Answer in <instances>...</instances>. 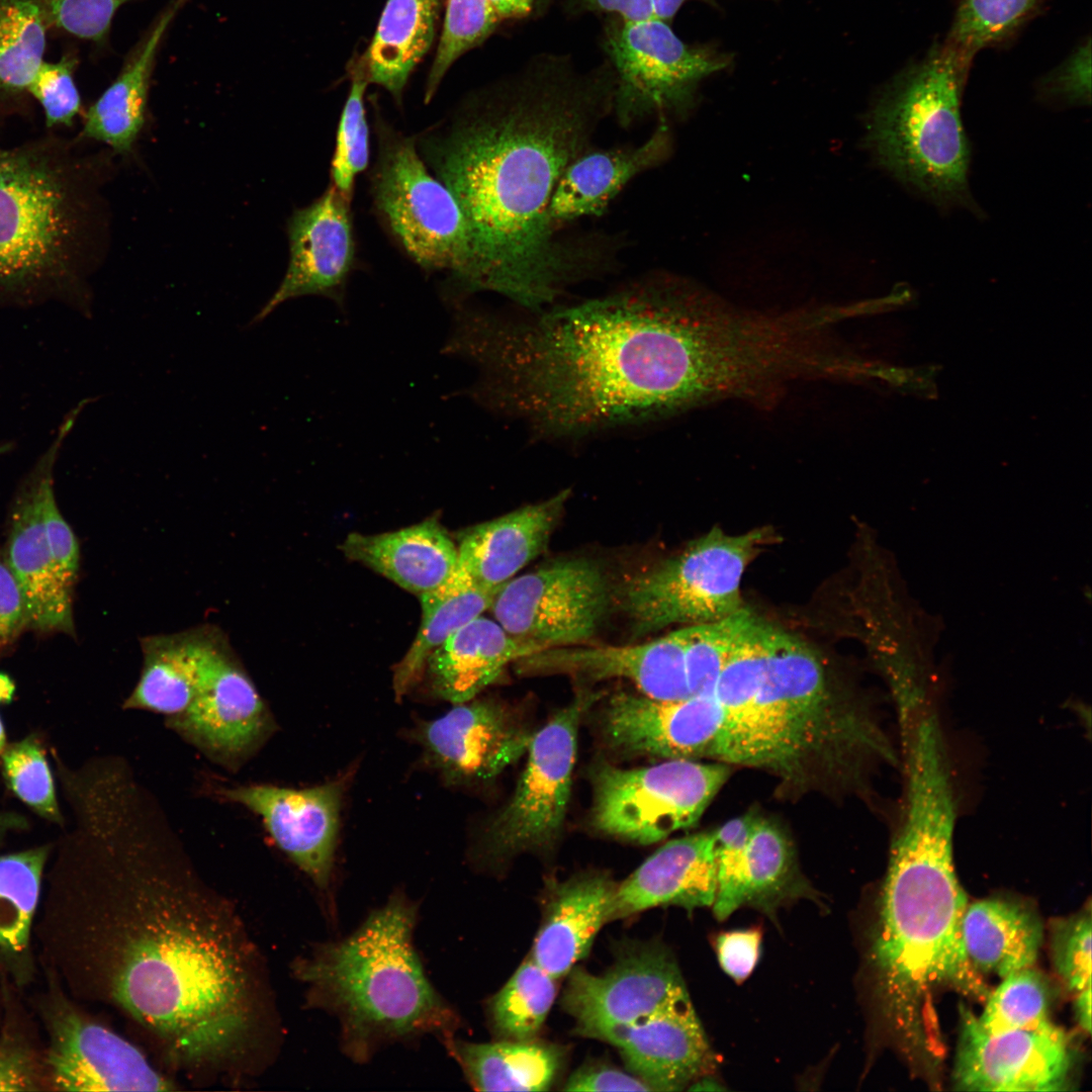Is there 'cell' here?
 I'll return each mask as SVG.
<instances>
[{"label": "cell", "mask_w": 1092, "mask_h": 1092, "mask_svg": "<svg viewBox=\"0 0 1092 1092\" xmlns=\"http://www.w3.org/2000/svg\"><path fill=\"white\" fill-rule=\"evenodd\" d=\"M87 808L96 874L92 938L105 996L178 1068H260L278 1020L241 915L203 881L126 761L102 778Z\"/></svg>", "instance_id": "6da1fadb"}, {"label": "cell", "mask_w": 1092, "mask_h": 1092, "mask_svg": "<svg viewBox=\"0 0 1092 1092\" xmlns=\"http://www.w3.org/2000/svg\"><path fill=\"white\" fill-rule=\"evenodd\" d=\"M456 313L446 351L481 372L472 395L541 437H579L731 400L747 341L729 304L673 277L568 307Z\"/></svg>", "instance_id": "7a4b0ae2"}, {"label": "cell", "mask_w": 1092, "mask_h": 1092, "mask_svg": "<svg viewBox=\"0 0 1092 1092\" xmlns=\"http://www.w3.org/2000/svg\"><path fill=\"white\" fill-rule=\"evenodd\" d=\"M613 92L607 61L582 70L566 54L540 53L416 138L468 222L472 292H497L538 312L582 274L556 240L548 208L563 170L612 110Z\"/></svg>", "instance_id": "3957f363"}, {"label": "cell", "mask_w": 1092, "mask_h": 1092, "mask_svg": "<svg viewBox=\"0 0 1092 1092\" xmlns=\"http://www.w3.org/2000/svg\"><path fill=\"white\" fill-rule=\"evenodd\" d=\"M892 841L869 965L882 1017L912 1061L943 1056L934 995L951 988L986 1001L982 974L962 932L967 895L952 851L957 807L947 796L919 791L905 800Z\"/></svg>", "instance_id": "277c9868"}, {"label": "cell", "mask_w": 1092, "mask_h": 1092, "mask_svg": "<svg viewBox=\"0 0 1092 1092\" xmlns=\"http://www.w3.org/2000/svg\"><path fill=\"white\" fill-rule=\"evenodd\" d=\"M724 710L728 764L764 769L792 793H858L874 768L898 760L868 704L805 641L767 622L757 687Z\"/></svg>", "instance_id": "5b68a950"}, {"label": "cell", "mask_w": 1092, "mask_h": 1092, "mask_svg": "<svg viewBox=\"0 0 1092 1092\" xmlns=\"http://www.w3.org/2000/svg\"><path fill=\"white\" fill-rule=\"evenodd\" d=\"M63 131L0 144V304L85 307L99 230V155Z\"/></svg>", "instance_id": "8992f818"}, {"label": "cell", "mask_w": 1092, "mask_h": 1092, "mask_svg": "<svg viewBox=\"0 0 1092 1092\" xmlns=\"http://www.w3.org/2000/svg\"><path fill=\"white\" fill-rule=\"evenodd\" d=\"M417 917L418 906L395 892L347 937L318 944L292 964L307 1007L338 1019L341 1049L355 1063L422 1035L445 1042L460 1027L415 948Z\"/></svg>", "instance_id": "52a82bcc"}, {"label": "cell", "mask_w": 1092, "mask_h": 1092, "mask_svg": "<svg viewBox=\"0 0 1092 1092\" xmlns=\"http://www.w3.org/2000/svg\"><path fill=\"white\" fill-rule=\"evenodd\" d=\"M971 63L945 42L933 46L888 83L868 116L867 145L877 162L943 207L974 205L961 117Z\"/></svg>", "instance_id": "ba28073f"}, {"label": "cell", "mask_w": 1092, "mask_h": 1092, "mask_svg": "<svg viewBox=\"0 0 1092 1092\" xmlns=\"http://www.w3.org/2000/svg\"><path fill=\"white\" fill-rule=\"evenodd\" d=\"M377 157L371 173L375 210L405 254L428 272L446 271L456 294L475 279L472 237L457 200L431 175L417 140L376 115Z\"/></svg>", "instance_id": "9c48e42d"}, {"label": "cell", "mask_w": 1092, "mask_h": 1092, "mask_svg": "<svg viewBox=\"0 0 1092 1092\" xmlns=\"http://www.w3.org/2000/svg\"><path fill=\"white\" fill-rule=\"evenodd\" d=\"M774 541L769 527L737 535L713 527L680 553L634 574L619 590L632 631L641 636L738 612L744 608L740 589L744 571Z\"/></svg>", "instance_id": "30bf717a"}, {"label": "cell", "mask_w": 1092, "mask_h": 1092, "mask_svg": "<svg viewBox=\"0 0 1092 1092\" xmlns=\"http://www.w3.org/2000/svg\"><path fill=\"white\" fill-rule=\"evenodd\" d=\"M601 47L614 76L612 110L624 123L688 112L699 83L727 66L724 57L685 42L657 18L607 17Z\"/></svg>", "instance_id": "8fae6325"}, {"label": "cell", "mask_w": 1092, "mask_h": 1092, "mask_svg": "<svg viewBox=\"0 0 1092 1092\" xmlns=\"http://www.w3.org/2000/svg\"><path fill=\"white\" fill-rule=\"evenodd\" d=\"M197 686L181 714L166 725L210 761L238 771L275 732L276 723L256 685L214 625L195 628Z\"/></svg>", "instance_id": "7c38bea8"}, {"label": "cell", "mask_w": 1092, "mask_h": 1092, "mask_svg": "<svg viewBox=\"0 0 1092 1092\" xmlns=\"http://www.w3.org/2000/svg\"><path fill=\"white\" fill-rule=\"evenodd\" d=\"M729 775L727 763L695 759L631 769L600 764L593 775V824L614 837L655 843L693 826Z\"/></svg>", "instance_id": "4fadbf2b"}, {"label": "cell", "mask_w": 1092, "mask_h": 1092, "mask_svg": "<svg viewBox=\"0 0 1092 1092\" xmlns=\"http://www.w3.org/2000/svg\"><path fill=\"white\" fill-rule=\"evenodd\" d=\"M596 698L593 693L578 695L533 735L511 801L484 831L487 859L543 849L557 838L570 798L579 721Z\"/></svg>", "instance_id": "5bb4252c"}, {"label": "cell", "mask_w": 1092, "mask_h": 1092, "mask_svg": "<svg viewBox=\"0 0 1092 1092\" xmlns=\"http://www.w3.org/2000/svg\"><path fill=\"white\" fill-rule=\"evenodd\" d=\"M612 598L608 576L597 561L566 557L513 577L489 609L510 635L543 648L561 647L590 639Z\"/></svg>", "instance_id": "9a60e30c"}, {"label": "cell", "mask_w": 1092, "mask_h": 1092, "mask_svg": "<svg viewBox=\"0 0 1092 1092\" xmlns=\"http://www.w3.org/2000/svg\"><path fill=\"white\" fill-rule=\"evenodd\" d=\"M567 976L561 1004L574 1032L603 1041L688 992L673 954L655 940L622 943L602 974L575 966Z\"/></svg>", "instance_id": "2e32d148"}, {"label": "cell", "mask_w": 1092, "mask_h": 1092, "mask_svg": "<svg viewBox=\"0 0 1092 1092\" xmlns=\"http://www.w3.org/2000/svg\"><path fill=\"white\" fill-rule=\"evenodd\" d=\"M600 728L606 744L621 755L727 763V716L714 696L659 701L618 692L602 708Z\"/></svg>", "instance_id": "e0dca14e"}, {"label": "cell", "mask_w": 1092, "mask_h": 1092, "mask_svg": "<svg viewBox=\"0 0 1092 1092\" xmlns=\"http://www.w3.org/2000/svg\"><path fill=\"white\" fill-rule=\"evenodd\" d=\"M953 1084L964 1091L1065 1090L1072 1065L1068 1037L1049 1021L1028 1029L988 1032L962 1006Z\"/></svg>", "instance_id": "ac0fdd59"}, {"label": "cell", "mask_w": 1092, "mask_h": 1092, "mask_svg": "<svg viewBox=\"0 0 1092 1092\" xmlns=\"http://www.w3.org/2000/svg\"><path fill=\"white\" fill-rule=\"evenodd\" d=\"M80 406L64 420L51 446L29 471L12 500L3 556L25 600L29 630L75 637L73 593L61 579L47 540L40 494L72 430Z\"/></svg>", "instance_id": "d6986e66"}, {"label": "cell", "mask_w": 1092, "mask_h": 1092, "mask_svg": "<svg viewBox=\"0 0 1092 1092\" xmlns=\"http://www.w3.org/2000/svg\"><path fill=\"white\" fill-rule=\"evenodd\" d=\"M533 735L505 705L474 699L414 732L427 762L452 786L492 780L528 750Z\"/></svg>", "instance_id": "ffe728a7"}, {"label": "cell", "mask_w": 1092, "mask_h": 1092, "mask_svg": "<svg viewBox=\"0 0 1092 1092\" xmlns=\"http://www.w3.org/2000/svg\"><path fill=\"white\" fill-rule=\"evenodd\" d=\"M344 781L302 789L248 784L216 791L258 816L276 845L322 891L333 874Z\"/></svg>", "instance_id": "44dd1931"}, {"label": "cell", "mask_w": 1092, "mask_h": 1092, "mask_svg": "<svg viewBox=\"0 0 1092 1092\" xmlns=\"http://www.w3.org/2000/svg\"><path fill=\"white\" fill-rule=\"evenodd\" d=\"M287 235L290 256L285 276L253 323L303 295L343 302L356 260L351 201L330 184L318 198L292 213Z\"/></svg>", "instance_id": "7402d4cb"}, {"label": "cell", "mask_w": 1092, "mask_h": 1092, "mask_svg": "<svg viewBox=\"0 0 1092 1092\" xmlns=\"http://www.w3.org/2000/svg\"><path fill=\"white\" fill-rule=\"evenodd\" d=\"M48 1063L52 1082L59 1090L175 1089L133 1043L71 1009L53 1019Z\"/></svg>", "instance_id": "603a6c76"}, {"label": "cell", "mask_w": 1092, "mask_h": 1092, "mask_svg": "<svg viewBox=\"0 0 1092 1092\" xmlns=\"http://www.w3.org/2000/svg\"><path fill=\"white\" fill-rule=\"evenodd\" d=\"M606 1042L619 1050L628 1071L651 1091H680L715 1067L688 992L614 1031Z\"/></svg>", "instance_id": "cb8c5ba5"}, {"label": "cell", "mask_w": 1092, "mask_h": 1092, "mask_svg": "<svg viewBox=\"0 0 1092 1092\" xmlns=\"http://www.w3.org/2000/svg\"><path fill=\"white\" fill-rule=\"evenodd\" d=\"M523 673H566L590 680H631L640 694L659 701L689 698L678 630L628 646L549 647L515 661Z\"/></svg>", "instance_id": "d4e9b609"}, {"label": "cell", "mask_w": 1092, "mask_h": 1092, "mask_svg": "<svg viewBox=\"0 0 1092 1092\" xmlns=\"http://www.w3.org/2000/svg\"><path fill=\"white\" fill-rule=\"evenodd\" d=\"M617 887L600 872L551 884L529 957L557 980L567 976L588 954L603 925L612 921Z\"/></svg>", "instance_id": "484cf974"}, {"label": "cell", "mask_w": 1092, "mask_h": 1092, "mask_svg": "<svg viewBox=\"0 0 1092 1092\" xmlns=\"http://www.w3.org/2000/svg\"><path fill=\"white\" fill-rule=\"evenodd\" d=\"M569 495L564 489L463 530L457 534V567L476 585L499 590L546 549Z\"/></svg>", "instance_id": "4316f807"}, {"label": "cell", "mask_w": 1092, "mask_h": 1092, "mask_svg": "<svg viewBox=\"0 0 1092 1092\" xmlns=\"http://www.w3.org/2000/svg\"><path fill=\"white\" fill-rule=\"evenodd\" d=\"M713 832L666 842L618 884L612 921L658 906L689 912L712 906L716 897Z\"/></svg>", "instance_id": "83f0119b"}, {"label": "cell", "mask_w": 1092, "mask_h": 1092, "mask_svg": "<svg viewBox=\"0 0 1092 1092\" xmlns=\"http://www.w3.org/2000/svg\"><path fill=\"white\" fill-rule=\"evenodd\" d=\"M670 135L664 119L636 147L584 150L563 170L553 190L548 218L554 232L582 217L599 216L636 176L654 167L668 153Z\"/></svg>", "instance_id": "f1b7e54d"}, {"label": "cell", "mask_w": 1092, "mask_h": 1092, "mask_svg": "<svg viewBox=\"0 0 1092 1092\" xmlns=\"http://www.w3.org/2000/svg\"><path fill=\"white\" fill-rule=\"evenodd\" d=\"M541 649L479 616L434 649L423 672L434 696L456 705L475 699L509 663Z\"/></svg>", "instance_id": "f546056e"}, {"label": "cell", "mask_w": 1092, "mask_h": 1092, "mask_svg": "<svg viewBox=\"0 0 1092 1092\" xmlns=\"http://www.w3.org/2000/svg\"><path fill=\"white\" fill-rule=\"evenodd\" d=\"M188 0H172L155 19L126 59L117 77L84 111L74 135L128 155L143 130L151 76L168 27Z\"/></svg>", "instance_id": "4dcf8cb0"}, {"label": "cell", "mask_w": 1092, "mask_h": 1092, "mask_svg": "<svg viewBox=\"0 0 1092 1092\" xmlns=\"http://www.w3.org/2000/svg\"><path fill=\"white\" fill-rule=\"evenodd\" d=\"M340 550L418 597L445 583L458 559L456 542L435 518L375 535L350 533Z\"/></svg>", "instance_id": "1f68e13d"}, {"label": "cell", "mask_w": 1092, "mask_h": 1092, "mask_svg": "<svg viewBox=\"0 0 1092 1092\" xmlns=\"http://www.w3.org/2000/svg\"><path fill=\"white\" fill-rule=\"evenodd\" d=\"M962 932L977 971L1002 979L1033 967L1043 938L1042 923L1033 910L998 898L968 904Z\"/></svg>", "instance_id": "d6a6232c"}, {"label": "cell", "mask_w": 1092, "mask_h": 1092, "mask_svg": "<svg viewBox=\"0 0 1092 1092\" xmlns=\"http://www.w3.org/2000/svg\"><path fill=\"white\" fill-rule=\"evenodd\" d=\"M444 0H387L375 34L361 56L369 84L400 105L411 74L431 49Z\"/></svg>", "instance_id": "836d02e7"}, {"label": "cell", "mask_w": 1092, "mask_h": 1092, "mask_svg": "<svg viewBox=\"0 0 1092 1092\" xmlns=\"http://www.w3.org/2000/svg\"><path fill=\"white\" fill-rule=\"evenodd\" d=\"M444 1043L478 1091H547L563 1063L557 1045L535 1038L469 1042L452 1037Z\"/></svg>", "instance_id": "e575fe53"}, {"label": "cell", "mask_w": 1092, "mask_h": 1092, "mask_svg": "<svg viewBox=\"0 0 1092 1092\" xmlns=\"http://www.w3.org/2000/svg\"><path fill=\"white\" fill-rule=\"evenodd\" d=\"M50 34L36 0H0V124L34 121L29 88L46 60Z\"/></svg>", "instance_id": "d590c367"}, {"label": "cell", "mask_w": 1092, "mask_h": 1092, "mask_svg": "<svg viewBox=\"0 0 1092 1092\" xmlns=\"http://www.w3.org/2000/svg\"><path fill=\"white\" fill-rule=\"evenodd\" d=\"M497 592L476 585L456 565L445 583L419 597L422 607L420 628L393 672L396 699L405 695L419 679L429 654L454 632L489 609Z\"/></svg>", "instance_id": "8d00e7d4"}, {"label": "cell", "mask_w": 1092, "mask_h": 1092, "mask_svg": "<svg viewBox=\"0 0 1092 1092\" xmlns=\"http://www.w3.org/2000/svg\"><path fill=\"white\" fill-rule=\"evenodd\" d=\"M141 648L142 671L123 708L161 714L165 719L181 714L196 693L195 628L144 637Z\"/></svg>", "instance_id": "74e56055"}, {"label": "cell", "mask_w": 1092, "mask_h": 1092, "mask_svg": "<svg viewBox=\"0 0 1092 1092\" xmlns=\"http://www.w3.org/2000/svg\"><path fill=\"white\" fill-rule=\"evenodd\" d=\"M800 898L818 900L800 874L785 833L754 817L745 850L744 905L774 917L781 906Z\"/></svg>", "instance_id": "f35d334b"}, {"label": "cell", "mask_w": 1092, "mask_h": 1092, "mask_svg": "<svg viewBox=\"0 0 1092 1092\" xmlns=\"http://www.w3.org/2000/svg\"><path fill=\"white\" fill-rule=\"evenodd\" d=\"M557 995V979L529 956L490 998L487 1015L499 1039H534Z\"/></svg>", "instance_id": "ab89813d"}, {"label": "cell", "mask_w": 1092, "mask_h": 1092, "mask_svg": "<svg viewBox=\"0 0 1092 1092\" xmlns=\"http://www.w3.org/2000/svg\"><path fill=\"white\" fill-rule=\"evenodd\" d=\"M47 846L0 855V952L22 954L29 941Z\"/></svg>", "instance_id": "60d3db41"}, {"label": "cell", "mask_w": 1092, "mask_h": 1092, "mask_svg": "<svg viewBox=\"0 0 1092 1092\" xmlns=\"http://www.w3.org/2000/svg\"><path fill=\"white\" fill-rule=\"evenodd\" d=\"M1042 0H954L944 40L969 60L983 50L1010 41L1041 8Z\"/></svg>", "instance_id": "b9f144b4"}, {"label": "cell", "mask_w": 1092, "mask_h": 1092, "mask_svg": "<svg viewBox=\"0 0 1092 1092\" xmlns=\"http://www.w3.org/2000/svg\"><path fill=\"white\" fill-rule=\"evenodd\" d=\"M753 615L744 607L724 619L677 629L691 696H713L718 677Z\"/></svg>", "instance_id": "7bdbcfd3"}, {"label": "cell", "mask_w": 1092, "mask_h": 1092, "mask_svg": "<svg viewBox=\"0 0 1092 1092\" xmlns=\"http://www.w3.org/2000/svg\"><path fill=\"white\" fill-rule=\"evenodd\" d=\"M350 91L339 120L331 162V184L352 201L357 176L369 164V126L364 94L369 84L361 57L349 68Z\"/></svg>", "instance_id": "ee69618b"}, {"label": "cell", "mask_w": 1092, "mask_h": 1092, "mask_svg": "<svg viewBox=\"0 0 1092 1092\" xmlns=\"http://www.w3.org/2000/svg\"><path fill=\"white\" fill-rule=\"evenodd\" d=\"M500 24L488 0H447L437 51L425 87V103L436 94L455 62L481 46Z\"/></svg>", "instance_id": "f6af8a7d"}, {"label": "cell", "mask_w": 1092, "mask_h": 1092, "mask_svg": "<svg viewBox=\"0 0 1092 1092\" xmlns=\"http://www.w3.org/2000/svg\"><path fill=\"white\" fill-rule=\"evenodd\" d=\"M976 1018L988 1032L1034 1028L1051 1021L1042 976L1033 967L1006 976L990 992L983 1013Z\"/></svg>", "instance_id": "bcb514c9"}, {"label": "cell", "mask_w": 1092, "mask_h": 1092, "mask_svg": "<svg viewBox=\"0 0 1092 1092\" xmlns=\"http://www.w3.org/2000/svg\"><path fill=\"white\" fill-rule=\"evenodd\" d=\"M1 754L3 776L11 791L39 816L62 823L53 775L39 743L27 737Z\"/></svg>", "instance_id": "7dc6e473"}, {"label": "cell", "mask_w": 1092, "mask_h": 1092, "mask_svg": "<svg viewBox=\"0 0 1092 1092\" xmlns=\"http://www.w3.org/2000/svg\"><path fill=\"white\" fill-rule=\"evenodd\" d=\"M78 65L77 52L69 49L56 61L44 60L35 74L29 94L41 110L44 130L63 131L81 119L84 109L76 83Z\"/></svg>", "instance_id": "c3c4849f"}, {"label": "cell", "mask_w": 1092, "mask_h": 1092, "mask_svg": "<svg viewBox=\"0 0 1092 1092\" xmlns=\"http://www.w3.org/2000/svg\"><path fill=\"white\" fill-rule=\"evenodd\" d=\"M753 820L752 815L740 816L712 830L717 882L712 907L718 920L744 906L745 850Z\"/></svg>", "instance_id": "681fc988"}, {"label": "cell", "mask_w": 1092, "mask_h": 1092, "mask_svg": "<svg viewBox=\"0 0 1092 1092\" xmlns=\"http://www.w3.org/2000/svg\"><path fill=\"white\" fill-rule=\"evenodd\" d=\"M36 1L51 33L99 46L105 42L116 11L130 0Z\"/></svg>", "instance_id": "f907efd6"}, {"label": "cell", "mask_w": 1092, "mask_h": 1092, "mask_svg": "<svg viewBox=\"0 0 1092 1092\" xmlns=\"http://www.w3.org/2000/svg\"><path fill=\"white\" fill-rule=\"evenodd\" d=\"M1091 911L1053 923L1052 952L1057 973L1073 992L1091 985Z\"/></svg>", "instance_id": "816d5d0a"}, {"label": "cell", "mask_w": 1092, "mask_h": 1092, "mask_svg": "<svg viewBox=\"0 0 1092 1092\" xmlns=\"http://www.w3.org/2000/svg\"><path fill=\"white\" fill-rule=\"evenodd\" d=\"M40 511L47 540L63 582L74 590L80 569V547L73 530L63 517L54 492V472L43 482Z\"/></svg>", "instance_id": "f5cc1de1"}, {"label": "cell", "mask_w": 1092, "mask_h": 1092, "mask_svg": "<svg viewBox=\"0 0 1092 1092\" xmlns=\"http://www.w3.org/2000/svg\"><path fill=\"white\" fill-rule=\"evenodd\" d=\"M1041 96L1064 105L1091 102V40L1081 41L1070 56L1039 82Z\"/></svg>", "instance_id": "db71d44e"}, {"label": "cell", "mask_w": 1092, "mask_h": 1092, "mask_svg": "<svg viewBox=\"0 0 1092 1092\" xmlns=\"http://www.w3.org/2000/svg\"><path fill=\"white\" fill-rule=\"evenodd\" d=\"M690 0H567L566 8L575 14L594 13L622 20L673 17Z\"/></svg>", "instance_id": "11a10c76"}, {"label": "cell", "mask_w": 1092, "mask_h": 1092, "mask_svg": "<svg viewBox=\"0 0 1092 1092\" xmlns=\"http://www.w3.org/2000/svg\"><path fill=\"white\" fill-rule=\"evenodd\" d=\"M25 630H29L27 606L3 553L0 552V656L15 645Z\"/></svg>", "instance_id": "9f6ffc18"}, {"label": "cell", "mask_w": 1092, "mask_h": 1092, "mask_svg": "<svg viewBox=\"0 0 1092 1092\" xmlns=\"http://www.w3.org/2000/svg\"><path fill=\"white\" fill-rule=\"evenodd\" d=\"M761 932L749 928L720 933L715 948L722 970L736 982H743L760 956Z\"/></svg>", "instance_id": "6f0895ef"}, {"label": "cell", "mask_w": 1092, "mask_h": 1092, "mask_svg": "<svg viewBox=\"0 0 1092 1092\" xmlns=\"http://www.w3.org/2000/svg\"><path fill=\"white\" fill-rule=\"evenodd\" d=\"M565 1091H651L637 1076L604 1062H588L565 1081Z\"/></svg>", "instance_id": "680465c9"}, {"label": "cell", "mask_w": 1092, "mask_h": 1092, "mask_svg": "<svg viewBox=\"0 0 1092 1092\" xmlns=\"http://www.w3.org/2000/svg\"><path fill=\"white\" fill-rule=\"evenodd\" d=\"M36 1071L31 1054L13 1041L0 1043V1091L36 1090Z\"/></svg>", "instance_id": "91938a15"}, {"label": "cell", "mask_w": 1092, "mask_h": 1092, "mask_svg": "<svg viewBox=\"0 0 1092 1092\" xmlns=\"http://www.w3.org/2000/svg\"><path fill=\"white\" fill-rule=\"evenodd\" d=\"M500 23L541 16L551 0H488Z\"/></svg>", "instance_id": "94428289"}, {"label": "cell", "mask_w": 1092, "mask_h": 1092, "mask_svg": "<svg viewBox=\"0 0 1092 1092\" xmlns=\"http://www.w3.org/2000/svg\"><path fill=\"white\" fill-rule=\"evenodd\" d=\"M1076 1019L1087 1033L1091 1032V985L1077 992L1075 1001Z\"/></svg>", "instance_id": "6125c7cd"}, {"label": "cell", "mask_w": 1092, "mask_h": 1092, "mask_svg": "<svg viewBox=\"0 0 1092 1092\" xmlns=\"http://www.w3.org/2000/svg\"><path fill=\"white\" fill-rule=\"evenodd\" d=\"M28 827L27 819L14 812L0 811V840L13 831L24 830Z\"/></svg>", "instance_id": "be15d7a7"}, {"label": "cell", "mask_w": 1092, "mask_h": 1092, "mask_svg": "<svg viewBox=\"0 0 1092 1092\" xmlns=\"http://www.w3.org/2000/svg\"><path fill=\"white\" fill-rule=\"evenodd\" d=\"M14 692V686L5 674L0 673V701H8Z\"/></svg>", "instance_id": "e7e4bbea"}, {"label": "cell", "mask_w": 1092, "mask_h": 1092, "mask_svg": "<svg viewBox=\"0 0 1092 1092\" xmlns=\"http://www.w3.org/2000/svg\"><path fill=\"white\" fill-rule=\"evenodd\" d=\"M5 747H6V734H5V730H4L2 720L0 718V754L3 752Z\"/></svg>", "instance_id": "03108f58"}, {"label": "cell", "mask_w": 1092, "mask_h": 1092, "mask_svg": "<svg viewBox=\"0 0 1092 1092\" xmlns=\"http://www.w3.org/2000/svg\"><path fill=\"white\" fill-rule=\"evenodd\" d=\"M12 445L8 442L0 443V456L6 454L11 450Z\"/></svg>", "instance_id": "003e7915"}]
</instances>
